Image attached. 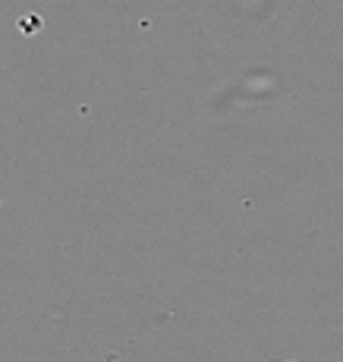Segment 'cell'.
I'll return each mask as SVG.
<instances>
[]
</instances>
